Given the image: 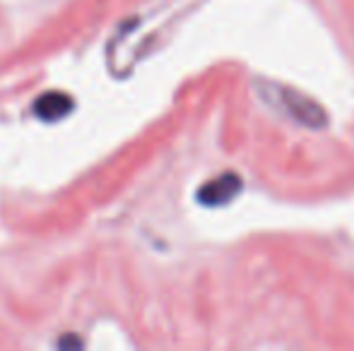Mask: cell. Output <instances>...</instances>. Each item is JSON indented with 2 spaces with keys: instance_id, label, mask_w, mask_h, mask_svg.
Segmentation results:
<instances>
[{
  "instance_id": "2",
  "label": "cell",
  "mask_w": 354,
  "mask_h": 351,
  "mask_svg": "<svg viewBox=\"0 0 354 351\" xmlns=\"http://www.w3.org/2000/svg\"><path fill=\"white\" fill-rule=\"evenodd\" d=\"M241 188H243V181L239 178V174L227 171V174H219L217 178H212V181L203 183V185L198 188L196 197H198V202L205 207H222V205H227V202H232L234 197L241 192Z\"/></svg>"
},
{
  "instance_id": "3",
  "label": "cell",
  "mask_w": 354,
  "mask_h": 351,
  "mask_svg": "<svg viewBox=\"0 0 354 351\" xmlns=\"http://www.w3.org/2000/svg\"><path fill=\"white\" fill-rule=\"evenodd\" d=\"M73 108H75V101H73L71 94H66V92H46L37 99V103H34L37 116L46 123L61 121V118H66Z\"/></svg>"
},
{
  "instance_id": "4",
  "label": "cell",
  "mask_w": 354,
  "mask_h": 351,
  "mask_svg": "<svg viewBox=\"0 0 354 351\" xmlns=\"http://www.w3.org/2000/svg\"><path fill=\"white\" fill-rule=\"evenodd\" d=\"M61 347H80V342L77 339H63Z\"/></svg>"
},
{
  "instance_id": "1",
  "label": "cell",
  "mask_w": 354,
  "mask_h": 351,
  "mask_svg": "<svg viewBox=\"0 0 354 351\" xmlns=\"http://www.w3.org/2000/svg\"><path fill=\"white\" fill-rule=\"evenodd\" d=\"M277 97L282 101V108L294 118V121L304 123L308 128H323L328 123V116L313 99L304 97L301 92L292 87H277Z\"/></svg>"
}]
</instances>
